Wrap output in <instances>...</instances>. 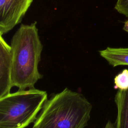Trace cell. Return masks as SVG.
I'll return each instance as SVG.
<instances>
[{
  "instance_id": "1",
  "label": "cell",
  "mask_w": 128,
  "mask_h": 128,
  "mask_svg": "<svg viewBox=\"0 0 128 128\" xmlns=\"http://www.w3.org/2000/svg\"><path fill=\"white\" fill-rule=\"evenodd\" d=\"M12 54V83L18 90L32 88L42 78L38 70L43 46L36 22L22 24L10 42Z\"/></svg>"
},
{
  "instance_id": "2",
  "label": "cell",
  "mask_w": 128,
  "mask_h": 128,
  "mask_svg": "<svg viewBox=\"0 0 128 128\" xmlns=\"http://www.w3.org/2000/svg\"><path fill=\"white\" fill-rule=\"evenodd\" d=\"M92 108L83 94L66 88L46 101L32 128H84Z\"/></svg>"
},
{
  "instance_id": "3",
  "label": "cell",
  "mask_w": 128,
  "mask_h": 128,
  "mask_svg": "<svg viewBox=\"0 0 128 128\" xmlns=\"http://www.w3.org/2000/svg\"><path fill=\"white\" fill-rule=\"evenodd\" d=\"M47 92L34 88L18 90L0 98V128H26L36 120Z\"/></svg>"
},
{
  "instance_id": "4",
  "label": "cell",
  "mask_w": 128,
  "mask_h": 128,
  "mask_svg": "<svg viewBox=\"0 0 128 128\" xmlns=\"http://www.w3.org/2000/svg\"><path fill=\"white\" fill-rule=\"evenodd\" d=\"M33 0H0V35L20 23Z\"/></svg>"
},
{
  "instance_id": "5",
  "label": "cell",
  "mask_w": 128,
  "mask_h": 128,
  "mask_svg": "<svg viewBox=\"0 0 128 128\" xmlns=\"http://www.w3.org/2000/svg\"><path fill=\"white\" fill-rule=\"evenodd\" d=\"M12 54L10 46L0 35V98L10 93Z\"/></svg>"
},
{
  "instance_id": "6",
  "label": "cell",
  "mask_w": 128,
  "mask_h": 128,
  "mask_svg": "<svg viewBox=\"0 0 128 128\" xmlns=\"http://www.w3.org/2000/svg\"><path fill=\"white\" fill-rule=\"evenodd\" d=\"M117 108L115 128H128V89L118 90L114 97Z\"/></svg>"
},
{
  "instance_id": "7",
  "label": "cell",
  "mask_w": 128,
  "mask_h": 128,
  "mask_svg": "<svg viewBox=\"0 0 128 128\" xmlns=\"http://www.w3.org/2000/svg\"><path fill=\"white\" fill-rule=\"evenodd\" d=\"M99 52L100 56L114 67L128 65V48L107 47Z\"/></svg>"
},
{
  "instance_id": "8",
  "label": "cell",
  "mask_w": 128,
  "mask_h": 128,
  "mask_svg": "<svg viewBox=\"0 0 128 128\" xmlns=\"http://www.w3.org/2000/svg\"><path fill=\"white\" fill-rule=\"evenodd\" d=\"M114 88L125 90L128 89V69L124 68L114 78Z\"/></svg>"
},
{
  "instance_id": "9",
  "label": "cell",
  "mask_w": 128,
  "mask_h": 128,
  "mask_svg": "<svg viewBox=\"0 0 128 128\" xmlns=\"http://www.w3.org/2000/svg\"><path fill=\"white\" fill-rule=\"evenodd\" d=\"M114 9L118 13L128 18V0H117Z\"/></svg>"
},
{
  "instance_id": "10",
  "label": "cell",
  "mask_w": 128,
  "mask_h": 128,
  "mask_svg": "<svg viewBox=\"0 0 128 128\" xmlns=\"http://www.w3.org/2000/svg\"><path fill=\"white\" fill-rule=\"evenodd\" d=\"M104 128H115V126L110 120H108Z\"/></svg>"
},
{
  "instance_id": "11",
  "label": "cell",
  "mask_w": 128,
  "mask_h": 128,
  "mask_svg": "<svg viewBox=\"0 0 128 128\" xmlns=\"http://www.w3.org/2000/svg\"><path fill=\"white\" fill-rule=\"evenodd\" d=\"M123 30L128 33V20L126 21L124 23Z\"/></svg>"
}]
</instances>
